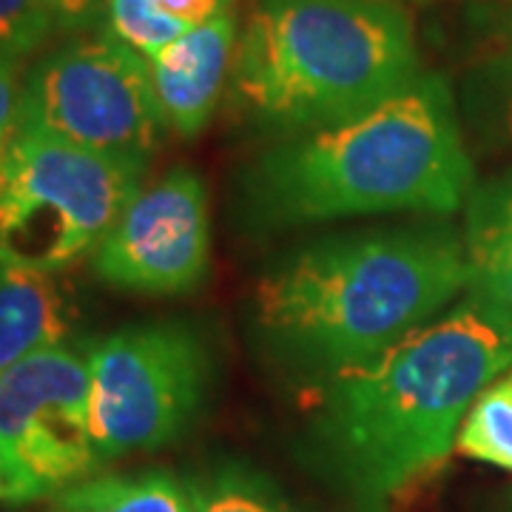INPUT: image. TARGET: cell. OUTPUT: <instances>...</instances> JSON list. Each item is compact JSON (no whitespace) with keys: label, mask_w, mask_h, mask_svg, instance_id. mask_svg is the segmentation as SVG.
<instances>
[{"label":"cell","mask_w":512,"mask_h":512,"mask_svg":"<svg viewBox=\"0 0 512 512\" xmlns=\"http://www.w3.org/2000/svg\"><path fill=\"white\" fill-rule=\"evenodd\" d=\"M231 74L256 120L308 134L404 92L421 77V60L402 3L256 0Z\"/></svg>","instance_id":"obj_4"},{"label":"cell","mask_w":512,"mask_h":512,"mask_svg":"<svg viewBox=\"0 0 512 512\" xmlns=\"http://www.w3.org/2000/svg\"><path fill=\"white\" fill-rule=\"evenodd\" d=\"M231 3L234 0H154V6L165 18L183 23L185 29H197L225 12H231Z\"/></svg>","instance_id":"obj_20"},{"label":"cell","mask_w":512,"mask_h":512,"mask_svg":"<svg viewBox=\"0 0 512 512\" xmlns=\"http://www.w3.org/2000/svg\"><path fill=\"white\" fill-rule=\"evenodd\" d=\"M100 467L86 356L60 345L0 376V476L9 504L55 498Z\"/></svg>","instance_id":"obj_8"},{"label":"cell","mask_w":512,"mask_h":512,"mask_svg":"<svg viewBox=\"0 0 512 512\" xmlns=\"http://www.w3.org/2000/svg\"><path fill=\"white\" fill-rule=\"evenodd\" d=\"M72 328L66 293L55 274L0 265V376L49 348Z\"/></svg>","instance_id":"obj_11"},{"label":"cell","mask_w":512,"mask_h":512,"mask_svg":"<svg viewBox=\"0 0 512 512\" xmlns=\"http://www.w3.org/2000/svg\"><path fill=\"white\" fill-rule=\"evenodd\" d=\"M106 35L120 40L123 46L134 49L140 57L151 60L160 55L165 46L180 40L185 32L183 23L165 18L154 6V0H106Z\"/></svg>","instance_id":"obj_15"},{"label":"cell","mask_w":512,"mask_h":512,"mask_svg":"<svg viewBox=\"0 0 512 512\" xmlns=\"http://www.w3.org/2000/svg\"><path fill=\"white\" fill-rule=\"evenodd\" d=\"M473 194V163L441 74H421L382 106L271 148L251 174L268 222L362 214H453Z\"/></svg>","instance_id":"obj_3"},{"label":"cell","mask_w":512,"mask_h":512,"mask_svg":"<svg viewBox=\"0 0 512 512\" xmlns=\"http://www.w3.org/2000/svg\"><path fill=\"white\" fill-rule=\"evenodd\" d=\"M211 259L208 194L191 168L143 185L94 251V271L114 288L151 296L194 291Z\"/></svg>","instance_id":"obj_9"},{"label":"cell","mask_w":512,"mask_h":512,"mask_svg":"<svg viewBox=\"0 0 512 512\" xmlns=\"http://www.w3.org/2000/svg\"><path fill=\"white\" fill-rule=\"evenodd\" d=\"M43 3L55 18L57 32H83L106 12V0H43Z\"/></svg>","instance_id":"obj_21"},{"label":"cell","mask_w":512,"mask_h":512,"mask_svg":"<svg viewBox=\"0 0 512 512\" xmlns=\"http://www.w3.org/2000/svg\"><path fill=\"white\" fill-rule=\"evenodd\" d=\"M393 3H402L404 6V3H427V0H393Z\"/></svg>","instance_id":"obj_22"},{"label":"cell","mask_w":512,"mask_h":512,"mask_svg":"<svg viewBox=\"0 0 512 512\" xmlns=\"http://www.w3.org/2000/svg\"><path fill=\"white\" fill-rule=\"evenodd\" d=\"M237 43V18L225 12L148 60L165 128L183 137L200 134L220 106L228 74L234 72Z\"/></svg>","instance_id":"obj_10"},{"label":"cell","mask_w":512,"mask_h":512,"mask_svg":"<svg viewBox=\"0 0 512 512\" xmlns=\"http://www.w3.org/2000/svg\"><path fill=\"white\" fill-rule=\"evenodd\" d=\"M52 501V512H194L191 493L163 470L92 476Z\"/></svg>","instance_id":"obj_13"},{"label":"cell","mask_w":512,"mask_h":512,"mask_svg":"<svg viewBox=\"0 0 512 512\" xmlns=\"http://www.w3.org/2000/svg\"><path fill=\"white\" fill-rule=\"evenodd\" d=\"M461 456L512 470V373L484 387L458 430Z\"/></svg>","instance_id":"obj_14"},{"label":"cell","mask_w":512,"mask_h":512,"mask_svg":"<svg viewBox=\"0 0 512 512\" xmlns=\"http://www.w3.org/2000/svg\"><path fill=\"white\" fill-rule=\"evenodd\" d=\"M57 26L43 0H0V52L9 57L32 55Z\"/></svg>","instance_id":"obj_17"},{"label":"cell","mask_w":512,"mask_h":512,"mask_svg":"<svg viewBox=\"0 0 512 512\" xmlns=\"http://www.w3.org/2000/svg\"><path fill=\"white\" fill-rule=\"evenodd\" d=\"M476 94L498 131L512 143V32L478 69Z\"/></svg>","instance_id":"obj_18"},{"label":"cell","mask_w":512,"mask_h":512,"mask_svg":"<svg viewBox=\"0 0 512 512\" xmlns=\"http://www.w3.org/2000/svg\"><path fill=\"white\" fill-rule=\"evenodd\" d=\"M23 123V83L18 74V60L0 52V157L18 137Z\"/></svg>","instance_id":"obj_19"},{"label":"cell","mask_w":512,"mask_h":512,"mask_svg":"<svg viewBox=\"0 0 512 512\" xmlns=\"http://www.w3.org/2000/svg\"><path fill=\"white\" fill-rule=\"evenodd\" d=\"M89 430L100 464L174 441L200 410L208 350L183 322L114 330L89 350Z\"/></svg>","instance_id":"obj_6"},{"label":"cell","mask_w":512,"mask_h":512,"mask_svg":"<svg viewBox=\"0 0 512 512\" xmlns=\"http://www.w3.org/2000/svg\"><path fill=\"white\" fill-rule=\"evenodd\" d=\"M470 288L450 228H384L319 239L256 288L259 330L282 362L333 376L433 322Z\"/></svg>","instance_id":"obj_2"},{"label":"cell","mask_w":512,"mask_h":512,"mask_svg":"<svg viewBox=\"0 0 512 512\" xmlns=\"http://www.w3.org/2000/svg\"><path fill=\"white\" fill-rule=\"evenodd\" d=\"M194 512H288L268 484L239 470H222L191 490Z\"/></svg>","instance_id":"obj_16"},{"label":"cell","mask_w":512,"mask_h":512,"mask_svg":"<svg viewBox=\"0 0 512 512\" xmlns=\"http://www.w3.org/2000/svg\"><path fill=\"white\" fill-rule=\"evenodd\" d=\"M6 495V487H3V476H0V498Z\"/></svg>","instance_id":"obj_23"},{"label":"cell","mask_w":512,"mask_h":512,"mask_svg":"<svg viewBox=\"0 0 512 512\" xmlns=\"http://www.w3.org/2000/svg\"><path fill=\"white\" fill-rule=\"evenodd\" d=\"M464 254L470 293L512 319V177L473 188L467 200Z\"/></svg>","instance_id":"obj_12"},{"label":"cell","mask_w":512,"mask_h":512,"mask_svg":"<svg viewBox=\"0 0 512 512\" xmlns=\"http://www.w3.org/2000/svg\"><path fill=\"white\" fill-rule=\"evenodd\" d=\"M146 165L20 128L0 157V265L57 274L94 254L143 188Z\"/></svg>","instance_id":"obj_5"},{"label":"cell","mask_w":512,"mask_h":512,"mask_svg":"<svg viewBox=\"0 0 512 512\" xmlns=\"http://www.w3.org/2000/svg\"><path fill=\"white\" fill-rule=\"evenodd\" d=\"M512 367V319L478 296L365 365L328 376L311 436L359 512H390L456 447L470 407Z\"/></svg>","instance_id":"obj_1"},{"label":"cell","mask_w":512,"mask_h":512,"mask_svg":"<svg viewBox=\"0 0 512 512\" xmlns=\"http://www.w3.org/2000/svg\"><path fill=\"white\" fill-rule=\"evenodd\" d=\"M20 128L57 143L148 165L165 120L148 60L103 35L46 55L23 83Z\"/></svg>","instance_id":"obj_7"}]
</instances>
